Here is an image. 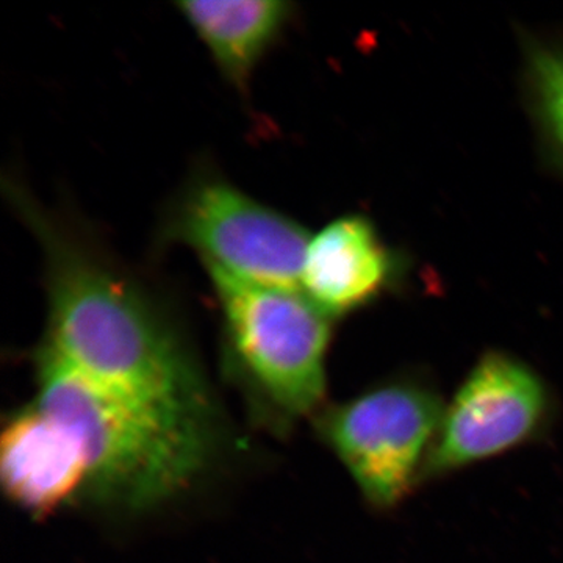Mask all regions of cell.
<instances>
[{"mask_svg":"<svg viewBox=\"0 0 563 563\" xmlns=\"http://www.w3.org/2000/svg\"><path fill=\"white\" fill-rule=\"evenodd\" d=\"M207 273L233 366L282 418L313 413L328 385L333 320L301 288L251 284L214 269Z\"/></svg>","mask_w":563,"mask_h":563,"instance_id":"obj_1","label":"cell"},{"mask_svg":"<svg viewBox=\"0 0 563 563\" xmlns=\"http://www.w3.org/2000/svg\"><path fill=\"white\" fill-rule=\"evenodd\" d=\"M444 407L435 388L402 377L329 407L318 432L365 501L390 510L424 481Z\"/></svg>","mask_w":563,"mask_h":563,"instance_id":"obj_2","label":"cell"},{"mask_svg":"<svg viewBox=\"0 0 563 563\" xmlns=\"http://www.w3.org/2000/svg\"><path fill=\"white\" fill-rule=\"evenodd\" d=\"M309 232L213 172L187 181L166 211L161 243L198 252L207 269L251 284L299 288Z\"/></svg>","mask_w":563,"mask_h":563,"instance_id":"obj_3","label":"cell"},{"mask_svg":"<svg viewBox=\"0 0 563 563\" xmlns=\"http://www.w3.org/2000/svg\"><path fill=\"white\" fill-rule=\"evenodd\" d=\"M551 413V391L539 373L506 352H487L444 407L424 481L533 442Z\"/></svg>","mask_w":563,"mask_h":563,"instance_id":"obj_4","label":"cell"},{"mask_svg":"<svg viewBox=\"0 0 563 563\" xmlns=\"http://www.w3.org/2000/svg\"><path fill=\"white\" fill-rule=\"evenodd\" d=\"M0 479L11 501L31 514L63 509L90 487L79 446L35 402L14 413L2 433Z\"/></svg>","mask_w":563,"mask_h":563,"instance_id":"obj_5","label":"cell"},{"mask_svg":"<svg viewBox=\"0 0 563 563\" xmlns=\"http://www.w3.org/2000/svg\"><path fill=\"white\" fill-rule=\"evenodd\" d=\"M390 252L373 222L346 214L310 236L301 291L331 320L362 309L387 288Z\"/></svg>","mask_w":563,"mask_h":563,"instance_id":"obj_6","label":"cell"},{"mask_svg":"<svg viewBox=\"0 0 563 563\" xmlns=\"http://www.w3.org/2000/svg\"><path fill=\"white\" fill-rule=\"evenodd\" d=\"M177 9L225 80L242 92L295 18V5L282 0H196Z\"/></svg>","mask_w":563,"mask_h":563,"instance_id":"obj_7","label":"cell"},{"mask_svg":"<svg viewBox=\"0 0 563 563\" xmlns=\"http://www.w3.org/2000/svg\"><path fill=\"white\" fill-rule=\"evenodd\" d=\"M529 66L540 124L563 161V52L537 47Z\"/></svg>","mask_w":563,"mask_h":563,"instance_id":"obj_8","label":"cell"}]
</instances>
